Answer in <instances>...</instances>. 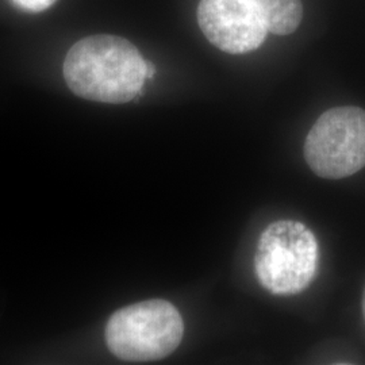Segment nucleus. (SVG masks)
<instances>
[{
	"label": "nucleus",
	"instance_id": "nucleus-1",
	"mask_svg": "<svg viewBox=\"0 0 365 365\" xmlns=\"http://www.w3.org/2000/svg\"><path fill=\"white\" fill-rule=\"evenodd\" d=\"M69 90L83 99L122 105L135 99L148 78V61L130 41L96 34L78 41L64 60Z\"/></svg>",
	"mask_w": 365,
	"mask_h": 365
},
{
	"label": "nucleus",
	"instance_id": "nucleus-2",
	"mask_svg": "<svg viewBox=\"0 0 365 365\" xmlns=\"http://www.w3.org/2000/svg\"><path fill=\"white\" fill-rule=\"evenodd\" d=\"M184 336L179 310L168 300L150 299L113 314L106 327L111 353L125 361L143 363L168 357Z\"/></svg>",
	"mask_w": 365,
	"mask_h": 365
},
{
	"label": "nucleus",
	"instance_id": "nucleus-3",
	"mask_svg": "<svg viewBox=\"0 0 365 365\" xmlns=\"http://www.w3.org/2000/svg\"><path fill=\"white\" fill-rule=\"evenodd\" d=\"M318 241L302 222L280 220L260 235L255 269L261 286L274 295H295L313 282Z\"/></svg>",
	"mask_w": 365,
	"mask_h": 365
},
{
	"label": "nucleus",
	"instance_id": "nucleus-4",
	"mask_svg": "<svg viewBox=\"0 0 365 365\" xmlns=\"http://www.w3.org/2000/svg\"><path fill=\"white\" fill-rule=\"evenodd\" d=\"M304 158L315 175L337 180L365 167V110L334 107L317 119L304 141Z\"/></svg>",
	"mask_w": 365,
	"mask_h": 365
},
{
	"label": "nucleus",
	"instance_id": "nucleus-5",
	"mask_svg": "<svg viewBox=\"0 0 365 365\" xmlns=\"http://www.w3.org/2000/svg\"><path fill=\"white\" fill-rule=\"evenodd\" d=\"M196 16L205 37L229 54L259 49L269 33L252 0H200Z\"/></svg>",
	"mask_w": 365,
	"mask_h": 365
},
{
	"label": "nucleus",
	"instance_id": "nucleus-6",
	"mask_svg": "<svg viewBox=\"0 0 365 365\" xmlns=\"http://www.w3.org/2000/svg\"><path fill=\"white\" fill-rule=\"evenodd\" d=\"M259 9L265 26L276 36L292 34L303 18L300 0H252Z\"/></svg>",
	"mask_w": 365,
	"mask_h": 365
},
{
	"label": "nucleus",
	"instance_id": "nucleus-7",
	"mask_svg": "<svg viewBox=\"0 0 365 365\" xmlns=\"http://www.w3.org/2000/svg\"><path fill=\"white\" fill-rule=\"evenodd\" d=\"M57 0H11L14 6L27 13H41L52 7Z\"/></svg>",
	"mask_w": 365,
	"mask_h": 365
},
{
	"label": "nucleus",
	"instance_id": "nucleus-8",
	"mask_svg": "<svg viewBox=\"0 0 365 365\" xmlns=\"http://www.w3.org/2000/svg\"><path fill=\"white\" fill-rule=\"evenodd\" d=\"M155 72H156V69H155L153 64H152V63H148V78H153Z\"/></svg>",
	"mask_w": 365,
	"mask_h": 365
},
{
	"label": "nucleus",
	"instance_id": "nucleus-9",
	"mask_svg": "<svg viewBox=\"0 0 365 365\" xmlns=\"http://www.w3.org/2000/svg\"><path fill=\"white\" fill-rule=\"evenodd\" d=\"M363 314H364V319H365V291H364V297H363Z\"/></svg>",
	"mask_w": 365,
	"mask_h": 365
}]
</instances>
